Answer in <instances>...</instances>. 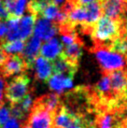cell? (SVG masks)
I'll list each match as a JSON object with an SVG mask.
<instances>
[{
	"mask_svg": "<svg viewBox=\"0 0 127 128\" xmlns=\"http://www.w3.org/2000/svg\"><path fill=\"white\" fill-rule=\"evenodd\" d=\"M120 24L118 20L103 16L92 26V36L99 44L112 42L120 36Z\"/></svg>",
	"mask_w": 127,
	"mask_h": 128,
	"instance_id": "6da1fadb",
	"label": "cell"
},
{
	"mask_svg": "<svg viewBox=\"0 0 127 128\" xmlns=\"http://www.w3.org/2000/svg\"><path fill=\"white\" fill-rule=\"evenodd\" d=\"M30 78L25 73L17 75L11 82L6 84L4 96L8 103H17L27 94L31 92Z\"/></svg>",
	"mask_w": 127,
	"mask_h": 128,
	"instance_id": "7a4b0ae2",
	"label": "cell"
},
{
	"mask_svg": "<svg viewBox=\"0 0 127 128\" xmlns=\"http://www.w3.org/2000/svg\"><path fill=\"white\" fill-rule=\"evenodd\" d=\"M54 128H88L84 119L66 107H59L53 114Z\"/></svg>",
	"mask_w": 127,
	"mask_h": 128,
	"instance_id": "3957f363",
	"label": "cell"
},
{
	"mask_svg": "<svg viewBox=\"0 0 127 128\" xmlns=\"http://www.w3.org/2000/svg\"><path fill=\"white\" fill-rule=\"evenodd\" d=\"M96 59L100 66L106 73L122 69L126 64V58L124 54L106 50V48H97L94 50Z\"/></svg>",
	"mask_w": 127,
	"mask_h": 128,
	"instance_id": "277c9868",
	"label": "cell"
},
{
	"mask_svg": "<svg viewBox=\"0 0 127 128\" xmlns=\"http://www.w3.org/2000/svg\"><path fill=\"white\" fill-rule=\"evenodd\" d=\"M52 119L53 113L33 104L24 122L30 128H52Z\"/></svg>",
	"mask_w": 127,
	"mask_h": 128,
	"instance_id": "5b68a950",
	"label": "cell"
},
{
	"mask_svg": "<svg viewBox=\"0 0 127 128\" xmlns=\"http://www.w3.org/2000/svg\"><path fill=\"white\" fill-rule=\"evenodd\" d=\"M26 69H28V68L22 55L8 54L0 68V72L5 78H8L11 76L22 74L26 71Z\"/></svg>",
	"mask_w": 127,
	"mask_h": 128,
	"instance_id": "8992f818",
	"label": "cell"
},
{
	"mask_svg": "<svg viewBox=\"0 0 127 128\" xmlns=\"http://www.w3.org/2000/svg\"><path fill=\"white\" fill-rule=\"evenodd\" d=\"M58 33V27L52 21L38 16L34 25V36L43 40H49Z\"/></svg>",
	"mask_w": 127,
	"mask_h": 128,
	"instance_id": "52a82bcc",
	"label": "cell"
},
{
	"mask_svg": "<svg viewBox=\"0 0 127 128\" xmlns=\"http://www.w3.org/2000/svg\"><path fill=\"white\" fill-rule=\"evenodd\" d=\"M40 47H41V39L36 36H33L27 41V43H25L24 49L22 52V57L26 63L28 69L33 68V64L36 58L38 56Z\"/></svg>",
	"mask_w": 127,
	"mask_h": 128,
	"instance_id": "ba28073f",
	"label": "cell"
},
{
	"mask_svg": "<svg viewBox=\"0 0 127 128\" xmlns=\"http://www.w3.org/2000/svg\"><path fill=\"white\" fill-rule=\"evenodd\" d=\"M102 13L106 17H108L113 20H118L120 18L122 13L127 3L119 1V0H100Z\"/></svg>",
	"mask_w": 127,
	"mask_h": 128,
	"instance_id": "9c48e42d",
	"label": "cell"
},
{
	"mask_svg": "<svg viewBox=\"0 0 127 128\" xmlns=\"http://www.w3.org/2000/svg\"><path fill=\"white\" fill-rule=\"evenodd\" d=\"M52 68L54 74H62L70 78H74L78 66L72 64L60 54L57 58L52 61Z\"/></svg>",
	"mask_w": 127,
	"mask_h": 128,
	"instance_id": "30bf717a",
	"label": "cell"
},
{
	"mask_svg": "<svg viewBox=\"0 0 127 128\" xmlns=\"http://www.w3.org/2000/svg\"><path fill=\"white\" fill-rule=\"evenodd\" d=\"M110 80V88L116 94H124L127 89V71L125 70H114L108 72Z\"/></svg>",
	"mask_w": 127,
	"mask_h": 128,
	"instance_id": "8fae6325",
	"label": "cell"
},
{
	"mask_svg": "<svg viewBox=\"0 0 127 128\" xmlns=\"http://www.w3.org/2000/svg\"><path fill=\"white\" fill-rule=\"evenodd\" d=\"M62 50H63L62 43L57 38H52L47 40L46 42L40 47L39 54L45 59L52 62L62 54Z\"/></svg>",
	"mask_w": 127,
	"mask_h": 128,
	"instance_id": "7c38bea8",
	"label": "cell"
},
{
	"mask_svg": "<svg viewBox=\"0 0 127 128\" xmlns=\"http://www.w3.org/2000/svg\"><path fill=\"white\" fill-rule=\"evenodd\" d=\"M48 84L50 90L60 94L64 91L69 90L73 87V78L62 74H53L48 80Z\"/></svg>",
	"mask_w": 127,
	"mask_h": 128,
	"instance_id": "4fadbf2b",
	"label": "cell"
},
{
	"mask_svg": "<svg viewBox=\"0 0 127 128\" xmlns=\"http://www.w3.org/2000/svg\"><path fill=\"white\" fill-rule=\"evenodd\" d=\"M35 66L36 77L39 80H48L52 74V68L50 61L45 59L42 56H38L36 58L33 68Z\"/></svg>",
	"mask_w": 127,
	"mask_h": 128,
	"instance_id": "5bb4252c",
	"label": "cell"
},
{
	"mask_svg": "<svg viewBox=\"0 0 127 128\" xmlns=\"http://www.w3.org/2000/svg\"><path fill=\"white\" fill-rule=\"evenodd\" d=\"M33 104L44 108L54 114L57 108L60 107V96L56 92H50L40 97H38L36 100H34Z\"/></svg>",
	"mask_w": 127,
	"mask_h": 128,
	"instance_id": "9a60e30c",
	"label": "cell"
},
{
	"mask_svg": "<svg viewBox=\"0 0 127 128\" xmlns=\"http://www.w3.org/2000/svg\"><path fill=\"white\" fill-rule=\"evenodd\" d=\"M36 16L32 13H27L19 19V38L25 41L30 38L34 30V25Z\"/></svg>",
	"mask_w": 127,
	"mask_h": 128,
	"instance_id": "2e32d148",
	"label": "cell"
},
{
	"mask_svg": "<svg viewBox=\"0 0 127 128\" xmlns=\"http://www.w3.org/2000/svg\"><path fill=\"white\" fill-rule=\"evenodd\" d=\"M61 55L64 57L66 60L71 62L72 64H77L82 56V44L80 40L72 43L71 45L63 47V50Z\"/></svg>",
	"mask_w": 127,
	"mask_h": 128,
	"instance_id": "e0dca14e",
	"label": "cell"
},
{
	"mask_svg": "<svg viewBox=\"0 0 127 128\" xmlns=\"http://www.w3.org/2000/svg\"><path fill=\"white\" fill-rule=\"evenodd\" d=\"M85 8L87 13V28H92V26L101 17V14H102V8H101L100 0L86 5Z\"/></svg>",
	"mask_w": 127,
	"mask_h": 128,
	"instance_id": "ac0fdd59",
	"label": "cell"
},
{
	"mask_svg": "<svg viewBox=\"0 0 127 128\" xmlns=\"http://www.w3.org/2000/svg\"><path fill=\"white\" fill-rule=\"evenodd\" d=\"M25 42L22 39H15L11 41H5L1 43L2 49L7 54H22L24 49Z\"/></svg>",
	"mask_w": 127,
	"mask_h": 128,
	"instance_id": "d6986e66",
	"label": "cell"
},
{
	"mask_svg": "<svg viewBox=\"0 0 127 128\" xmlns=\"http://www.w3.org/2000/svg\"><path fill=\"white\" fill-rule=\"evenodd\" d=\"M60 10H61L58 8V6L55 5L52 1H50L46 7L43 8V10L41 11L40 16L48 19V20H50V21L54 22L55 21V19L57 18L58 14H59Z\"/></svg>",
	"mask_w": 127,
	"mask_h": 128,
	"instance_id": "ffe728a7",
	"label": "cell"
},
{
	"mask_svg": "<svg viewBox=\"0 0 127 128\" xmlns=\"http://www.w3.org/2000/svg\"><path fill=\"white\" fill-rule=\"evenodd\" d=\"M95 90L96 92L102 94V96H106L111 92V88H110V76L108 73L104 74L101 80L98 82V83L95 86Z\"/></svg>",
	"mask_w": 127,
	"mask_h": 128,
	"instance_id": "44dd1931",
	"label": "cell"
},
{
	"mask_svg": "<svg viewBox=\"0 0 127 128\" xmlns=\"http://www.w3.org/2000/svg\"><path fill=\"white\" fill-rule=\"evenodd\" d=\"M110 50L119 52L120 54H127V38H120V36L117 38L115 40L112 41V44L110 46Z\"/></svg>",
	"mask_w": 127,
	"mask_h": 128,
	"instance_id": "7402d4cb",
	"label": "cell"
},
{
	"mask_svg": "<svg viewBox=\"0 0 127 128\" xmlns=\"http://www.w3.org/2000/svg\"><path fill=\"white\" fill-rule=\"evenodd\" d=\"M33 102H34V99H33V94L32 92H29L26 96L21 100L17 102L18 106L21 108V110L24 112L26 115H28L29 111L32 108V106H33Z\"/></svg>",
	"mask_w": 127,
	"mask_h": 128,
	"instance_id": "603a6c76",
	"label": "cell"
},
{
	"mask_svg": "<svg viewBox=\"0 0 127 128\" xmlns=\"http://www.w3.org/2000/svg\"><path fill=\"white\" fill-rule=\"evenodd\" d=\"M10 118V103L8 104V101H4L2 104H0V126L2 125Z\"/></svg>",
	"mask_w": 127,
	"mask_h": 128,
	"instance_id": "cb8c5ba5",
	"label": "cell"
},
{
	"mask_svg": "<svg viewBox=\"0 0 127 128\" xmlns=\"http://www.w3.org/2000/svg\"><path fill=\"white\" fill-rule=\"evenodd\" d=\"M114 119L111 114H103L98 120V128H113Z\"/></svg>",
	"mask_w": 127,
	"mask_h": 128,
	"instance_id": "d4e9b609",
	"label": "cell"
},
{
	"mask_svg": "<svg viewBox=\"0 0 127 128\" xmlns=\"http://www.w3.org/2000/svg\"><path fill=\"white\" fill-rule=\"evenodd\" d=\"M16 4H17V0H4L2 2L5 10L7 11L8 14V18H16L14 17Z\"/></svg>",
	"mask_w": 127,
	"mask_h": 128,
	"instance_id": "484cf974",
	"label": "cell"
},
{
	"mask_svg": "<svg viewBox=\"0 0 127 128\" xmlns=\"http://www.w3.org/2000/svg\"><path fill=\"white\" fill-rule=\"evenodd\" d=\"M27 1L28 0H17V4H16V8H15L14 17L20 18L22 15L24 14L25 8H26Z\"/></svg>",
	"mask_w": 127,
	"mask_h": 128,
	"instance_id": "4316f807",
	"label": "cell"
},
{
	"mask_svg": "<svg viewBox=\"0 0 127 128\" xmlns=\"http://www.w3.org/2000/svg\"><path fill=\"white\" fill-rule=\"evenodd\" d=\"M22 122L14 117H10L8 120L1 128H22Z\"/></svg>",
	"mask_w": 127,
	"mask_h": 128,
	"instance_id": "83f0119b",
	"label": "cell"
},
{
	"mask_svg": "<svg viewBox=\"0 0 127 128\" xmlns=\"http://www.w3.org/2000/svg\"><path fill=\"white\" fill-rule=\"evenodd\" d=\"M6 78L4 77V75L0 72V104H2L5 101L4 98V91H5V87H6Z\"/></svg>",
	"mask_w": 127,
	"mask_h": 128,
	"instance_id": "f1b7e54d",
	"label": "cell"
},
{
	"mask_svg": "<svg viewBox=\"0 0 127 128\" xmlns=\"http://www.w3.org/2000/svg\"><path fill=\"white\" fill-rule=\"evenodd\" d=\"M66 1L72 7H76V6H86L88 4L94 3L98 0H66Z\"/></svg>",
	"mask_w": 127,
	"mask_h": 128,
	"instance_id": "f546056e",
	"label": "cell"
},
{
	"mask_svg": "<svg viewBox=\"0 0 127 128\" xmlns=\"http://www.w3.org/2000/svg\"><path fill=\"white\" fill-rule=\"evenodd\" d=\"M7 33V24L4 21H0V41H4Z\"/></svg>",
	"mask_w": 127,
	"mask_h": 128,
	"instance_id": "4dcf8cb0",
	"label": "cell"
},
{
	"mask_svg": "<svg viewBox=\"0 0 127 128\" xmlns=\"http://www.w3.org/2000/svg\"><path fill=\"white\" fill-rule=\"evenodd\" d=\"M52 2L55 4V5H57V6H58V5H61V4H63L64 2V1H66V0H52Z\"/></svg>",
	"mask_w": 127,
	"mask_h": 128,
	"instance_id": "1f68e13d",
	"label": "cell"
},
{
	"mask_svg": "<svg viewBox=\"0 0 127 128\" xmlns=\"http://www.w3.org/2000/svg\"><path fill=\"white\" fill-rule=\"evenodd\" d=\"M22 128H30V127H29L28 125L26 124L25 122H24V124H22Z\"/></svg>",
	"mask_w": 127,
	"mask_h": 128,
	"instance_id": "d6a6232c",
	"label": "cell"
},
{
	"mask_svg": "<svg viewBox=\"0 0 127 128\" xmlns=\"http://www.w3.org/2000/svg\"><path fill=\"white\" fill-rule=\"evenodd\" d=\"M124 96H126V97H127V89L125 90V92H124Z\"/></svg>",
	"mask_w": 127,
	"mask_h": 128,
	"instance_id": "836d02e7",
	"label": "cell"
}]
</instances>
